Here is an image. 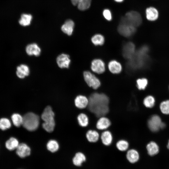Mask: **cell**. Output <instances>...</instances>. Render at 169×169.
I'll list each match as a JSON object with an SVG mask.
<instances>
[{
	"label": "cell",
	"instance_id": "cell-1",
	"mask_svg": "<svg viewBox=\"0 0 169 169\" xmlns=\"http://www.w3.org/2000/svg\"><path fill=\"white\" fill-rule=\"evenodd\" d=\"M88 99V110L96 117L105 116L109 112L110 100L106 95L94 93L89 96Z\"/></svg>",
	"mask_w": 169,
	"mask_h": 169
},
{
	"label": "cell",
	"instance_id": "cell-2",
	"mask_svg": "<svg viewBox=\"0 0 169 169\" xmlns=\"http://www.w3.org/2000/svg\"><path fill=\"white\" fill-rule=\"evenodd\" d=\"M148 52V48L146 46H143L136 51L126 63L127 71L131 73L145 67L149 61Z\"/></svg>",
	"mask_w": 169,
	"mask_h": 169
},
{
	"label": "cell",
	"instance_id": "cell-3",
	"mask_svg": "<svg viewBox=\"0 0 169 169\" xmlns=\"http://www.w3.org/2000/svg\"><path fill=\"white\" fill-rule=\"evenodd\" d=\"M23 117L22 125L26 129L33 131L38 128L39 123V118L37 115L32 112H29Z\"/></svg>",
	"mask_w": 169,
	"mask_h": 169
},
{
	"label": "cell",
	"instance_id": "cell-4",
	"mask_svg": "<svg viewBox=\"0 0 169 169\" xmlns=\"http://www.w3.org/2000/svg\"><path fill=\"white\" fill-rule=\"evenodd\" d=\"M142 21L141 17L138 12L131 11L126 13L121 18L120 22L127 23L136 28L141 24Z\"/></svg>",
	"mask_w": 169,
	"mask_h": 169
},
{
	"label": "cell",
	"instance_id": "cell-5",
	"mask_svg": "<svg viewBox=\"0 0 169 169\" xmlns=\"http://www.w3.org/2000/svg\"><path fill=\"white\" fill-rule=\"evenodd\" d=\"M118 30L121 35L129 37L136 32V28L127 23L120 22L118 28Z\"/></svg>",
	"mask_w": 169,
	"mask_h": 169
},
{
	"label": "cell",
	"instance_id": "cell-6",
	"mask_svg": "<svg viewBox=\"0 0 169 169\" xmlns=\"http://www.w3.org/2000/svg\"><path fill=\"white\" fill-rule=\"evenodd\" d=\"M83 75L84 80L89 87L94 89H97L100 86V80L90 72L84 71Z\"/></svg>",
	"mask_w": 169,
	"mask_h": 169
},
{
	"label": "cell",
	"instance_id": "cell-7",
	"mask_svg": "<svg viewBox=\"0 0 169 169\" xmlns=\"http://www.w3.org/2000/svg\"><path fill=\"white\" fill-rule=\"evenodd\" d=\"M162 123L160 117L157 115H154L149 119L148 122V125L151 131L156 132L161 129Z\"/></svg>",
	"mask_w": 169,
	"mask_h": 169
},
{
	"label": "cell",
	"instance_id": "cell-8",
	"mask_svg": "<svg viewBox=\"0 0 169 169\" xmlns=\"http://www.w3.org/2000/svg\"><path fill=\"white\" fill-rule=\"evenodd\" d=\"M54 116V114L52 108L48 106L44 109L41 115V118L44 123L55 124Z\"/></svg>",
	"mask_w": 169,
	"mask_h": 169
},
{
	"label": "cell",
	"instance_id": "cell-9",
	"mask_svg": "<svg viewBox=\"0 0 169 169\" xmlns=\"http://www.w3.org/2000/svg\"><path fill=\"white\" fill-rule=\"evenodd\" d=\"M136 51L134 44L132 42H128L123 47L122 54L124 58L129 60L133 56Z\"/></svg>",
	"mask_w": 169,
	"mask_h": 169
},
{
	"label": "cell",
	"instance_id": "cell-10",
	"mask_svg": "<svg viewBox=\"0 0 169 169\" xmlns=\"http://www.w3.org/2000/svg\"><path fill=\"white\" fill-rule=\"evenodd\" d=\"M91 69L95 73L98 74H102L105 70V64L101 59H95L92 62Z\"/></svg>",
	"mask_w": 169,
	"mask_h": 169
},
{
	"label": "cell",
	"instance_id": "cell-11",
	"mask_svg": "<svg viewBox=\"0 0 169 169\" xmlns=\"http://www.w3.org/2000/svg\"><path fill=\"white\" fill-rule=\"evenodd\" d=\"M56 62L58 66L61 68H68L70 62L69 56L67 54H62L57 57Z\"/></svg>",
	"mask_w": 169,
	"mask_h": 169
},
{
	"label": "cell",
	"instance_id": "cell-12",
	"mask_svg": "<svg viewBox=\"0 0 169 169\" xmlns=\"http://www.w3.org/2000/svg\"><path fill=\"white\" fill-rule=\"evenodd\" d=\"M16 153L21 158H24L30 155L31 149L26 144L22 143L19 144L16 148Z\"/></svg>",
	"mask_w": 169,
	"mask_h": 169
},
{
	"label": "cell",
	"instance_id": "cell-13",
	"mask_svg": "<svg viewBox=\"0 0 169 169\" xmlns=\"http://www.w3.org/2000/svg\"><path fill=\"white\" fill-rule=\"evenodd\" d=\"M111 125V122L110 120L104 116L99 118L96 122V126L97 129L103 130L108 128Z\"/></svg>",
	"mask_w": 169,
	"mask_h": 169
},
{
	"label": "cell",
	"instance_id": "cell-14",
	"mask_svg": "<svg viewBox=\"0 0 169 169\" xmlns=\"http://www.w3.org/2000/svg\"><path fill=\"white\" fill-rule=\"evenodd\" d=\"M75 106L80 109H83L87 107L89 104V99L83 95L77 96L74 100Z\"/></svg>",
	"mask_w": 169,
	"mask_h": 169
},
{
	"label": "cell",
	"instance_id": "cell-15",
	"mask_svg": "<svg viewBox=\"0 0 169 169\" xmlns=\"http://www.w3.org/2000/svg\"><path fill=\"white\" fill-rule=\"evenodd\" d=\"M126 157L127 161L132 164L137 162L139 161L140 157L138 151L133 149H130L127 151Z\"/></svg>",
	"mask_w": 169,
	"mask_h": 169
},
{
	"label": "cell",
	"instance_id": "cell-16",
	"mask_svg": "<svg viewBox=\"0 0 169 169\" xmlns=\"http://www.w3.org/2000/svg\"><path fill=\"white\" fill-rule=\"evenodd\" d=\"M26 51L29 55H34L38 56L40 55L41 50L40 47L35 43L28 45L26 47Z\"/></svg>",
	"mask_w": 169,
	"mask_h": 169
},
{
	"label": "cell",
	"instance_id": "cell-17",
	"mask_svg": "<svg viewBox=\"0 0 169 169\" xmlns=\"http://www.w3.org/2000/svg\"><path fill=\"white\" fill-rule=\"evenodd\" d=\"M102 143L105 146H109L112 143L113 136L111 133L109 131H105L103 132L100 136Z\"/></svg>",
	"mask_w": 169,
	"mask_h": 169
},
{
	"label": "cell",
	"instance_id": "cell-18",
	"mask_svg": "<svg viewBox=\"0 0 169 169\" xmlns=\"http://www.w3.org/2000/svg\"><path fill=\"white\" fill-rule=\"evenodd\" d=\"M74 27V23L72 20H67L61 27V30L68 35H71L73 32Z\"/></svg>",
	"mask_w": 169,
	"mask_h": 169
},
{
	"label": "cell",
	"instance_id": "cell-19",
	"mask_svg": "<svg viewBox=\"0 0 169 169\" xmlns=\"http://www.w3.org/2000/svg\"><path fill=\"white\" fill-rule=\"evenodd\" d=\"M146 18L147 20L151 21L156 20L158 17L159 13L157 10L153 7H150L146 10Z\"/></svg>",
	"mask_w": 169,
	"mask_h": 169
},
{
	"label": "cell",
	"instance_id": "cell-20",
	"mask_svg": "<svg viewBox=\"0 0 169 169\" xmlns=\"http://www.w3.org/2000/svg\"><path fill=\"white\" fill-rule=\"evenodd\" d=\"M29 73V69L26 65L22 64L17 67L16 74L18 77L21 79L28 76Z\"/></svg>",
	"mask_w": 169,
	"mask_h": 169
},
{
	"label": "cell",
	"instance_id": "cell-21",
	"mask_svg": "<svg viewBox=\"0 0 169 169\" xmlns=\"http://www.w3.org/2000/svg\"><path fill=\"white\" fill-rule=\"evenodd\" d=\"M86 137L89 142L94 143L98 141L100 135L97 131L89 130L86 133Z\"/></svg>",
	"mask_w": 169,
	"mask_h": 169
},
{
	"label": "cell",
	"instance_id": "cell-22",
	"mask_svg": "<svg viewBox=\"0 0 169 169\" xmlns=\"http://www.w3.org/2000/svg\"><path fill=\"white\" fill-rule=\"evenodd\" d=\"M110 71L113 74H118L122 70V66L120 63L115 60L111 61L108 65Z\"/></svg>",
	"mask_w": 169,
	"mask_h": 169
},
{
	"label": "cell",
	"instance_id": "cell-23",
	"mask_svg": "<svg viewBox=\"0 0 169 169\" xmlns=\"http://www.w3.org/2000/svg\"><path fill=\"white\" fill-rule=\"evenodd\" d=\"M86 161L85 156L81 152L76 153L73 159V162L74 164L78 166H81L82 164Z\"/></svg>",
	"mask_w": 169,
	"mask_h": 169
},
{
	"label": "cell",
	"instance_id": "cell-24",
	"mask_svg": "<svg viewBox=\"0 0 169 169\" xmlns=\"http://www.w3.org/2000/svg\"><path fill=\"white\" fill-rule=\"evenodd\" d=\"M148 155L152 156L156 155L159 152V147L157 144L154 141L149 142L146 146Z\"/></svg>",
	"mask_w": 169,
	"mask_h": 169
},
{
	"label": "cell",
	"instance_id": "cell-25",
	"mask_svg": "<svg viewBox=\"0 0 169 169\" xmlns=\"http://www.w3.org/2000/svg\"><path fill=\"white\" fill-rule=\"evenodd\" d=\"M19 145L18 140L13 137H11L5 143L6 148L8 150L12 151L16 148Z\"/></svg>",
	"mask_w": 169,
	"mask_h": 169
},
{
	"label": "cell",
	"instance_id": "cell-26",
	"mask_svg": "<svg viewBox=\"0 0 169 169\" xmlns=\"http://www.w3.org/2000/svg\"><path fill=\"white\" fill-rule=\"evenodd\" d=\"M32 16L29 14L23 13L21 15V17L19 21L20 25L23 26L29 25L31 23Z\"/></svg>",
	"mask_w": 169,
	"mask_h": 169
},
{
	"label": "cell",
	"instance_id": "cell-27",
	"mask_svg": "<svg viewBox=\"0 0 169 169\" xmlns=\"http://www.w3.org/2000/svg\"><path fill=\"white\" fill-rule=\"evenodd\" d=\"M77 120L79 125L82 127H86L89 123V119L86 115L84 113L79 114L77 116Z\"/></svg>",
	"mask_w": 169,
	"mask_h": 169
},
{
	"label": "cell",
	"instance_id": "cell-28",
	"mask_svg": "<svg viewBox=\"0 0 169 169\" xmlns=\"http://www.w3.org/2000/svg\"><path fill=\"white\" fill-rule=\"evenodd\" d=\"M129 142L126 140L121 139L116 143V146L117 149L121 151H126L129 147Z\"/></svg>",
	"mask_w": 169,
	"mask_h": 169
},
{
	"label": "cell",
	"instance_id": "cell-29",
	"mask_svg": "<svg viewBox=\"0 0 169 169\" xmlns=\"http://www.w3.org/2000/svg\"><path fill=\"white\" fill-rule=\"evenodd\" d=\"M11 119L13 125L18 127L23 125V117L20 114L14 113L11 116Z\"/></svg>",
	"mask_w": 169,
	"mask_h": 169
},
{
	"label": "cell",
	"instance_id": "cell-30",
	"mask_svg": "<svg viewBox=\"0 0 169 169\" xmlns=\"http://www.w3.org/2000/svg\"><path fill=\"white\" fill-rule=\"evenodd\" d=\"M47 148L50 151L54 152L56 151L59 148L58 142L55 140L49 141L47 144Z\"/></svg>",
	"mask_w": 169,
	"mask_h": 169
},
{
	"label": "cell",
	"instance_id": "cell-31",
	"mask_svg": "<svg viewBox=\"0 0 169 169\" xmlns=\"http://www.w3.org/2000/svg\"><path fill=\"white\" fill-rule=\"evenodd\" d=\"M104 37L100 34H96L91 38L92 43L95 45H103L104 42Z\"/></svg>",
	"mask_w": 169,
	"mask_h": 169
},
{
	"label": "cell",
	"instance_id": "cell-32",
	"mask_svg": "<svg viewBox=\"0 0 169 169\" xmlns=\"http://www.w3.org/2000/svg\"><path fill=\"white\" fill-rule=\"evenodd\" d=\"M11 126L10 120L7 118H3L0 119V129L5 130L9 128Z\"/></svg>",
	"mask_w": 169,
	"mask_h": 169
},
{
	"label": "cell",
	"instance_id": "cell-33",
	"mask_svg": "<svg viewBox=\"0 0 169 169\" xmlns=\"http://www.w3.org/2000/svg\"><path fill=\"white\" fill-rule=\"evenodd\" d=\"M143 103L146 107L152 108L155 105V100L152 96L149 95L145 98Z\"/></svg>",
	"mask_w": 169,
	"mask_h": 169
},
{
	"label": "cell",
	"instance_id": "cell-34",
	"mask_svg": "<svg viewBox=\"0 0 169 169\" xmlns=\"http://www.w3.org/2000/svg\"><path fill=\"white\" fill-rule=\"evenodd\" d=\"M91 0H84L77 5L80 10L84 11L88 9L90 6Z\"/></svg>",
	"mask_w": 169,
	"mask_h": 169
},
{
	"label": "cell",
	"instance_id": "cell-35",
	"mask_svg": "<svg viewBox=\"0 0 169 169\" xmlns=\"http://www.w3.org/2000/svg\"><path fill=\"white\" fill-rule=\"evenodd\" d=\"M160 108L161 112L164 114H169V100L163 101L160 105Z\"/></svg>",
	"mask_w": 169,
	"mask_h": 169
},
{
	"label": "cell",
	"instance_id": "cell-36",
	"mask_svg": "<svg viewBox=\"0 0 169 169\" xmlns=\"http://www.w3.org/2000/svg\"><path fill=\"white\" fill-rule=\"evenodd\" d=\"M137 86L139 90H144L146 87L147 84V80L145 78L139 79L136 81Z\"/></svg>",
	"mask_w": 169,
	"mask_h": 169
},
{
	"label": "cell",
	"instance_id": "cell-37",
	"mask_svg": "<svg viewBox=\"0 0 169 169\" xmlns=\"http://www.w3.org/2000/svg\"><path fill=\"white\" fill-rule=\"evenodd\" d=\"M103 15L105 18L108 20L110 21L112 19L111 13L109 9L104 10L103 12Z\"/></svg>",
	"mask_w": 169,
	"mask_h": 169
},
{
	"label": "cell",
	"instance_id": "cell-38",
	"mask_svg": "<svg viewBox=\"0 0 169 169\" xmlns=\"http://www.w3.org/2000/svg\"><path fill=\"white\" fill-rule=\"evenodd\" d=\"M72 4L74 6H77L78 4L84 0H71Z\"/></svg>",
	"mask_w": 169,
	"mask_h": 169
},
{
	"label": "cell",
	"instance_id": "cell-39",
	"mask_svg": "<svg viewBox=\"0 0 169 169\" xmlns=\"http://www.w3.org/2000/svg\"><path fill=\"white\" fill-rule=\"evenodd\" d=\"M124 0H115L116 2H122Z\"/></svg>",
	"mask_w": 169,
	"mask_h": 169
},
{
	"label": "cell",
	"instance_id": "cell-40",
	"mask_svg": "<svg viewBox=\"0 0 169 169\" xmlns=\"http://www.w3.org/2000/svg\"><path fill=\"white\" fill-rule=\"evenodd\" d=\"M167 148L169 149V140L168 141V142L167 145Z\"/></svg>",
	"mask_w": 169,
	"mask_h": 169
}]
</instances>
